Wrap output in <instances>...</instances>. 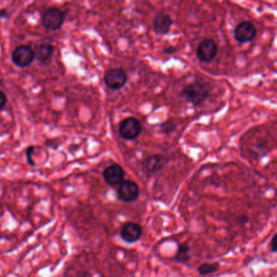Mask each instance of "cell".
<instances>
[{
  "instance_id": "cell-1",
  "label": "cell",
  "mask_w": 277,
  "mask_h": 277,
  "mask_svg": "<svg viewBox=\"0 0 277 277\" xmlns=\"http://www.w3.org/2000/svg\"><path fill=\"white\" fill-rule=\"evenodd\" d=\"M210 87L203 81H194L182 89L181 96L186 102L194 106H199L210 96Z\"/></svg>"
},
{
  "instance_id": "cell-2",
  "label": "cell",
  "mask_w": 277,
  "mask_h": 277,
  "mask_svg": "<svg viewBox=\"0 0 277 277\" xmlns=\"http://www.w3.org/2000/svg\"><path fill=\"white\" fill-rule=\"evenodd\" d=\"M169 158L161 154H154L143 160L142 163V171L146 176L155 175L167 166Z\"/></svg>"
},
{
  "instance_id": "cell-3",
  "label": "cell",
  "mask_w": 277,
  "mask_h": 277,
  "mask_svg": "<svg viewBox=\"0 0 277 277\" xmlns=\"http://www.w3.org/2000/svg\"><path fill=\"white\" fill-rule=\"evenodd\" d=\"M142 126L137 118L129 117L120 123L119 132L127 141H134L142 133Z\"/></svg>"
},
{
  "instance_id": "cell-4",
  "label": "cell",
  "mask_w": 277,
  "mask_h": 277,
  "mask_svg": "<svg viewBox=\"0 0 277 277\" xmlns=\"http://www.w3.org/2000/svg\"><path fill=\"white\" fill-rule=\"evenodd\" d=\"M117 194L120 200L125 203H132L139 197V186L136 182L130 180H124L119 185Z\"/></svg>"
},
{
  "instance_id": "cell-5",
  "label": "cell",
  "mask_w": 277,
  "mask_h": 277,
  "mask_svg": "<svg viewBox=\"0 0 277 277\" xmlns=\"http://www.w3.org/2000/svg\"><path fill=\"white\" fill-rule=\"evenodd\" d=\"M127 82V75L121 68H113L106 72L104 76V83L106 87L113 90H119Z\"/></svg>"
},
{
  "instance_id": "cell-6",
  "label": "cell",
  "mask_w": 277,
  "mask_h": 277,
  "mask_svg": "<svg viewBox=\"0 0 277 277\" xmlns=\"http://www.w3.org/2000/svg\"><path fill=\"white\" fill-rule=\"evenodd\" d=\"M34 59V51L28 46H21L17 47L12 54V60L13 63L21 68L29 66Z\"/></svg>"
},
{
  "instance_id": "cell-7",
  "label": "cell",
  "mask_w": 277,
  "mask_h": 277,
  "mask_svg": "<svg viewBox=\"0 0 277 277\" xmlns=\"http://www.w3.org/2000/svg\"><path fill=\"white\" fill-rule=\"evenodd\" d=\"M65 21V14L57 9H50L44 13L42 24L48 30H58Z\"/></svg>"
},
{
  "instance_id": "cell-8",
  "label": "cell",
  "mask_w": 277,
  "mask_h": 277,
  "mask_svg": "<svg viewBox=\"0 0 277 277\" xmlns=\"http://www.w3.org/2000/svg\"><path fill=\"white\" fill-rule=\"evenodd\" d=\"M218 47L213 40L206 39L202 41L198 48L196 54L201 62H210L216 57Z\"/></svg>"
},
{
  "instance_id": "cell-9",
  "label": "cell",
  "mask_w": 277,
  "mask_h": 277,
  "mask_svg": "<svg viewBox=\"0 0 277 277\" xmlns=\"http://www.w3.org/2000/svg\"><path fill=\"white\" fill-rule=\"evenodd\" d=\"M256 36V29L249 21L242 22L236 27L234 37L236 41L240 43H246L254 39Z\"/></svg>"
},
{
  "instance_id": "cell-10",
  "label": "cell",
  "mask_w": 277,
  "mask_h": 277,
  "mask_svg": "<svg viewBox=\"0 0 277 277\" xmlns=\"http://www.w3.org/2000/svg\"><path fill=\"white\" fill-rule=\"evenodd\" d=\"M125 173L123 168L119 165L114 164L105 169L103 171V178L106 184L110 186H118L123 182Z\"/></svg>"
},
{
  "instance_id": "cell-11",
  "label": "cell",
  "mask_w": 277,
  "mask_h": 277,
  "mask_svg": "<svg viewBox=\"0 0 277 277\" xmlns=\"http://www.w3.org/2000/svg\"><path fill=\"white\" fill-rule=\"evenodd\" d=\"M142 235V226L134 222H128L121 230V238L127 243H134L138 242Z\"/></svg>"
},
{
  "instance_id": "cell-12",
  "label": "cell",
  "mask_w": 277,
  "mask_h": 277,
  "mask_svg": "<svg viewBox=\"0 0 277 277\" xmlns=\"http://www.w3.org/2000/svg\"><path fill=\"white\" fill-rule=\"evenodd\" d=\"M173 21L169 15L158 14L154 17L153 21V28L155 33L164 35L169 33L173 25Z\"/></svg>"
},
{
  "instance_id": "cell-13",
  "label": "cell",
  "mask_w": 277,
  "mask_h": 277,
  "mask_svg": "<svg viewBox=\"0 0 277 277\" xmlns=\"http://www.w3.org/2000/svg\"><path fill=\"white\" fill-rule=\"evenodd\" d=\"M54 47L50 44L43 43L36 48L34 51V58L43 64H47L52 57Z\"/></svg>"
},
{
  "instance_id": "cell-14",
  "label": "cell",
  "mask_w": 277,
  "mask_h": 277,
  "mask_svg": "<svg viewBox=\"0 0 277 277\" xmlns=\"http://www.w3.org/2000/svg\"><path fill=\"white\" fill-rule=\"evenodd\" d=\"M190 247L187 243H182L177 249L175 260L177 263L186 264L190 260Z\"/></svg>"
},
{
  "instance_id": "cell-15",
  "label": "cell",
  "mask_w": 277,
  "mask_h": 277,
  "mask_svg": "<svg viewBox=\"0 0 277 277\" xmlns=\"http://www.w3.org/2000/svg\"><path fill=\"white\" fill-rule=\"evenodd\" d=\"M219 268V264L216 263H205L199 265L198 267V272L202 275H208L215 273Z\"/></svg>"
},
{
  "instance_id": "cell-16",
  "label": "cell",
  "mask_w": 277,
  "mask_h": 277,
  "mask_svg": "<svg viewBox=\"0 0 277 277\" xmlns=\"http://www.w3.org/2000/svg\"><path fill=\"white\" fill-rule=\"evenodd\" d=\"M176 129H177V124H176L175 122L172 120V119L165 121L160 126L161 131H162V133H164V134H171V133L175 131Z\"/></svg>"
},
{
  "instance_id": "cell-17",
  "label": "cell",
  "mask_w": 277,
  "mask_h": 277,
  "mask_svg": "<svg viewBox=\"0 0 277 277\" xmlns=\"http://www.w3.org/2000/svg\"><path fill=\"white\" fill-rule=\"evenodd\" d=\"M34 149L35 148L34 146H29L26 149V157H27L28 163L30 165V166H35V163H34V161L32 160V154L34 153Z\"/></svg>"
},
{
  "instance_id": "cell-18",
  "label": "cell",
  "mask_w": 277,
  "mask_h": 277,
  "mask_svg": "<svg viewBox=\"0 0 277 277\" xmlns=\"http://www.w3.org/2000/svg\"><path fill=\"white\" fill-rule=\"evenodd\" d=\"M7 103V97L5 95V93L0 90V110L5 107V105Z\"/></svg>"
},
{
  "instance_id": "cell-19",
  "label": "cell",
  "mask_w": 277,
  "mask_h": 277,
  "mask_svg": "<svg viewBox=\"0 0 277 277\" xmlns=\"http://www.w3.org/2000/svg\"><path fill=\"white\" fill-rule=\"evenodd\" d=\"M271 250L273 253L276 252L277 246H276V234L273 236V238L271 240Z\"/></svg>"
},
{
  "instance_id": "cell-20",
  "label": "cell",
  "mask_w": 277,
  "mask_h": 277,
  "mask_svg": "<svg viewBox=\"0 0 277 277\" xmlns=\"http://www.w3.org/2000/svg\"><path fill=\"white\" fill-rule=\"evenodd\" d=\"M176 51V49L174 47H169L167 48V49H165L164 50H163V53L164 54H172V53H173V52Z\"/></svg>"
},
{
  "instance_id": "cell-21",
  "label": "cell",
  "mask_w": 277,
  "mask_h": 277,
  "mask_svg": "<svg viewBox=\"0 0 277 277\" xmlns=\"http://www.w3.org/2000/svg\"><path fill=\"white\" fill-rule=\"evenodd\" d=\"M6 14H7L6 11L5 10L0 11V16H1V17H6Z\"/></svg>"
}]
</instances>
